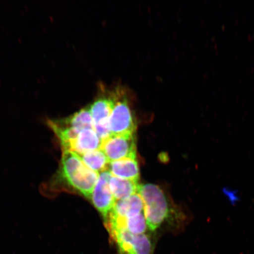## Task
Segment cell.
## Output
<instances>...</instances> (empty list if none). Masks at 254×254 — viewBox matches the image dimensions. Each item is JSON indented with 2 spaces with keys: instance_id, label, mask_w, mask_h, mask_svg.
<instances>
[{
  "instance_id": "obj_1",
  "label": "cell",
  "mask_w": 254,
  "mask_h": 254,
  "mask_svg": "<svg viewBox=\"0 0 254 254\" xmlns=\"http://www.w3.org/2000/svg\"><path fill=\"white\" fill-rule=\"evenodd\" d=\"M99 175L85 166L77 154L64 151L58 170L43 184L42 192L52 197L63 191L74 192L91 199Z\"/></svg>"
},
{
  "instance_id": "obj_2",
  "label": "cell",
  "mask_w": 254,
  "mask_h": 254,
  "mask_svg": "<svg viewBox=\"0 0 254 254\" xmlns=\"http://www.w3.org/2000/svg\"><path fill=\"white\" fill-rule=\"evenodd\" d=\"M137 193L144 202L146 221L152 231L157 230L172 215L188 222L191 218L180 207L171 206L163 190L155 184L139 185Z\"/></svg>"
},
{
  "instance_id": "obj_3",
  "label": "cell",
  "mask_w": 254,
  "mask_h": 254,
  "mask_svg": "<svg viewBox=\"0 0 254 254\" xmlns=\"http://www.w3.org/2000/svg\"><path fill=\"white\" fill-rule=\"evenodd\" d=\"M113 97L109 120L111 135L135 134L136 120L126 94L118 90L114 92Z\"/></svg>"
},
{
  "instance_id": "obj_4",
  "label": "cell",
  "mask_w": 254,
  "mask_h": 254,
  "mask_svg": "<svg viewBox=\"0 0 254 254\" xmlns=\"http://www.w3.org/2000/svg\"><path fill=\"white\" fill-rule=\"evenodd\" d=\"M118 254H153L154 245L148 235H134L118 228H107Z\"/></svg>"
},
{
  "instance_id": "obj_5",
  "label": "cell",
  "mask_w": 254,
  "mask_h": 254,
  "mask_svg": "<svg viewBox=\"0 0 254 254\" xmlns=\"http://www.w3.org/2000/svg\"><path fill=\"white\" fill-rule=\"evenodd\" d=\"M100 149L110 162L136 158L135 134L111 135L101 142Z\"/></svg>"
},
{
  "instance_id": "obj_6",
  "label": "cell",
  "mask_w": 254,
  "mask_h": 254,
  "mask_svg": "<svg viewBox=\"0 0 254 254\" xmlns=\"http://www.w3.org/2000/svg\"><path fill=\"white\" fill-rule=\"evenodd\" d=\"M113 104L112 93L98 97L90 106L93 128L101 141L111 135L109 120Z\"/></svg>"
},
{
  "instance_id": "obj_7",
  "label": "cell",
  "mask_w": 254,
  "mask_h": 254,
  "mask_svg": "<svg viewBox=\"0 0 254 254\" xmlns=\"http://www.w3.org/2000/svg\"><path fill=\"white\" fill-rule=\"evenodd\" d=\"M111 176L108 170L100 174L91 198L95 207L104 219H106L117 201L110 189Z\"/></svg>"
},
{
  "instance_id": "obj_8",
  "label": "cell",
  "mask_w": 254,
  "mask_h": 254,
  "mask_svg": "<svg viewBox=\"0 0 254 254\" xmlns=\"http://www.w3.org/2000/svg\"><path fill=\"white\" fill-rule=\"evenodd\" d=\"M101 140L94 129L82 130L76 138L63 149L81 155L86 152L100 149Z\"/></svg>"
},
{
  "instance_id": "obj_9",
  "label": "cell",
  "mask_w": 254,
  "mask_h": 254,
  "mask_svg": "<svg viewBox=\"0 0 254 254\" xmlns=\"http://www.w3.org/2000/svg\"><path fill=\"white\" fill-rule=\"evenodd\" d=\"M144 212V202L138 193L125 199L118 200L110 212L117 217L128 218Z\"/></svg>"
},
{
  "instance_id": "obj_10",
  "label": "cell",
  "mask_w": 254,
  "mask_h": 254,
  "mask_svg": "<svg viewBox=\"0 0 254 254\" xmlns=\"http://www.w3.org/2000/svg\"><path fill=\"white\" fill-rule=\"evenodd\" d=\"M107 170L113 176L138 182V164L134 159L127 158L110 162Z\"/></svg>"
},
{
  "instance_id": "obj_11",
  "label": "cell",
  "mask_w": 254,
  "mask_h": 254,
  "mask_svg": "<svg viewBox=\"0 0 254 254\" xmlns=\"http://www.w3.org/2000/svg\"><path fill=\"white\" fill-rule=\"evenodd\" d=\"M57 123L80 132L86 129H94L90 106L83 108L65 118L54 119Z\"/></svg>"
},
{
  "instance_id": "obj_12",
  "label": "cell",
  "mask_w": 254,
  "mask_h": 254,
  "mask_svg": "<svg viewBox=\"0 0 254 254\" xmlns=\"http://www.w3.org/2000/svg\"><path fill=\"white\" fill-rule=\"evenodd\" d=\"M139 184L134 181L111 176L109 186L116 201L125 199L138 192Z\"/></svg>"
},
{
  "instance_id": "obj_13",
  "label": "cell",
  "mask_w": 254,
  "mask_h": 254,
  "mask_svg": "<svg viewBox=\"0 0 254 254\" xmlns=\"http://www.w3.org/2000/svg\"><path fill=\"white\" fill-rule=\"evenodd\" d=\"M79 157L85 166L98 174L107 171L110 163L106 154L101 149L86 152L79 155Z\"/></svg>"
},
{
  "instance_id": "obj_14",
  "label": "cell",
  "mask_w": 254,
  "mask_h": 254,
  "mask_svg": "<svg viewBox=\"0 0 254 254\" xmlns=\"http://www.w3.org/2000/svg\"><path fill=\"white\" fill-rule=\"evenodd\" d=\"M222 190H223V192L225 193V195L228 196V198L229 199L230 201L232 203V204L239 201L240 198L237 196L236 191H232L231 190H228L226 188H225Z\"/></svg>"
}]
</instances>
